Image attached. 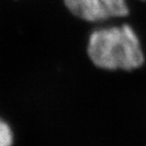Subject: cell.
<instances>
[{
  "label": "cell",
  "instance_id": "obj_1",
  "mask_svg": "<svg viewBox=\"0 0 146 146\" xmlns=\"http://www.w3.org/2000/svg\"><path fill=\"white\" fill-rule=\"evenodd\" d=\"M87 54L96 67L109 71L136 70L145 59L139 36L129 25L94 31L88 39Z\"/></svg>",
  "mask_w": 146,
  "mask_h": 146
},
{
  "label": "cell",
  "instance_id": "obj_2",
  "mask_svg": "<svg viewBox=\"0 0 146 146\" xmlns=\"http://www.w3.org/2000/svg\"><path fill=\"white\" fill-rule=\"evenodd\" d=\"M72 14L89 23H100L108 19L106 9L100 0H64Z\"/></svg>",
  "mask_w": 146,
  "mask_h": 146
},
{
  "label": "cell",
  "instance_id": "obj_3",
  "mask_svg": "<svg viewBox=\"0 0 146 146\" xmlns=\"http://www.w3.org/2000/svg\"><path fill=\"white\" fill-rule=\"evenodd\" d=\"M109 17H124L129 13L127 0H100Z\"/></svg>",
  "mask_w": 146,
  "mask_h": 146
},
{
  "label": "cell",
  "instance_id": "obj_4",
  "mask_svg": "<svg viewBox=\"0 0 146 146\" xmlns=\"http://www.w3.org/2000/svg\"><path fill=\"white\" fill-rule=\"evenodd\" d=\"M12 132L6 123L0 120V146H11Z\"/></svg>",
  "mask_w": 146,
  "mask_h": 146
}]
</instances>
